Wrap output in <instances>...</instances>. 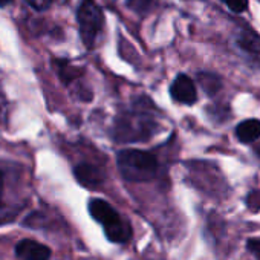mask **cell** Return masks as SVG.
<instances>
[{
  "label": "cell",
  "instance_id": "ba28073f",
  "mask_svg": "<svg viewBox=\"0 0 260 260\" xmlns=\"http://www.w3.org/2000/svg\"><path fill=\"white\" fill-rule=\"evenodd\" d=\"M236 45L246 54L252 57L260 55V34L251 28H242L236 37Z\"/></svg>",
  "mask_w": 260,
  "mask_h": 260
},
{
  "label": "cell",
  "instance_id": "2e32d148",
  "mask_svg": "<svg viewBox=\"0 0 260 260\" xmlns=\"http://www.w3.org/2000/svg\"><path fill=\"white\" fill-rule=\"evenodd\" d=\"M246 248L257 260H260V239H249L246 242Z\"/></svg>",
  "mask_w": 260,
  "mask_h": 260
},
{
  "label": "cell",
  "instance_id": "30bf717a",
  "mask_svg": "<svg viewBox=\"0 0 260 260\" xmlns=\"http://www.w3.org/2000/svg\"><path fill=\"white\" fill-rule=\"evenodd\" d=\"M198 83L201 84V87L204 89V92L210 96L216 95L220 89H222V80L219 75L216 74H210V72H201L198 75Z\"/></svg>",
  "mask_w": 260,
  "mask_h": 260
},
{
  "label": "cell",
  "instance_id": "6da1fadb",
  "mask_svg": "<svg viewBox=\"0 0 260 260\" xmlns=\"http://www.w3.org/2000/svg\"><path fill=\"white\" fill-rule=\"evenodd\" d=\"M158 130V121L149 110L122 112L113 127V138L118 143H141L150 140Z\"/></svg>",
  "mask_w": 260,
  "mask_h": 260
},
{
  "label": "cell",
  "instance_id": "9a60e30c",
  "mask_svg": "<svg viewBox=\"0 0 260 260\" xmlns=\"http://www.w3.org/2000/svg\"><path fill=\"white\" fill-rule=\"evenodd\" d=\"M26 2L36 11H45L52 5V0H26Z\"/></svg>",
  "mask_w": 260,
  "mask_h": 260
},
{
  "label": "cell",
  "instance_id": "5b68a950",
  "mask_svg": "<svg viewBox=\"0 0 260 260\" xmlns=\"http://www.w3.org/2000/svg\"><path fill=\"white\" fill-rule=\"evenodd\" d=\"M170 95L176 103L187 104V106H191L198 101L196 86L193 80L185 74H179L175 78V81L170 86Z\"/></svg>",
  "mask_w": 260,
  "mask_h": 260
},
{
  "label": "cell",
  "instance_id": "8fae6325",
  "mask_svg": "<svg viewBox=\"0 0 260 260\" xmlns=\"http://www.w3.org/2000/svg\"><path fill=\"white\" fill-rule=\"evenodd\" d=\"M58 66H60V71H58L60 78H61V81H64L66 84H68L71 80H74L75 77H78V75H77L78 71H77L75 68H71L66 61H60Z\"/></svg>",
  "mask_w": 260,
  "mask_h": 260
},
{
  "label": "cell",
  "instance_id": "3957f363",
  "mask_svg": "<svg viewBox=\"0 0 260 260\" xmlns=\"http://www.w3.org/2000/svg\"><path fill=\"white\" fill-rule=\"evenodd\" d=\"M89 213L90 216L103 225L106 237L113 243H127L132 237V228L130 223L121 217V214L106 201L103 199H92L89 202Z\"/></svg>",
  "mask_w": 260,
  "mask_h": 260
},
{
  "label": "cell",
  "instance_id": "8992f818",
  "mask_svg": "<svg viewBox=\"0 0 260 260\" xmlns=\"http://www.w3.org/2000/svg\"><path fill=\"white\" fill-rule=\"evenodd\" d=\"M16 255L22 260H49L51 249L32 239H22L16 245Z\"/></svg>",
  "mask_w": 260,
  "mask_h": 260
},
{
  "label": "cell",
  "instance_id": "9c48e42d",
  "mask_svg": "<svg viewBox=\"0 0 260 260\" xmlns=\"http://www.w3.org/2000/svg\"><path fill=\"white\" fill-rule=\"evenodd\" d=\"M236 137L242 144H251L260 138V119L251 118L237 124Z\"/></svg>",
  "mask_w": 260,
  "mask_h": 260
},
{
  "label": "cell",
  "instance_id": "7a4b0ae2",
  "mask_svg": "<svg viewBox=\"0 0 260 260\" xmlns=\"http://www.w3.org/2000/svg\"><path fill=\"white\" fill-rule=\"evenodd\" d=\"M121 176L128 182H147L156 176L158 159L143 150H122L116 156Z\"/></svg>",
  "mask_w": 260,
  "mask_h": 260
},
{
  "label": "cell",
  "instance_id": "52a82bcc",
  "mask_svg": "<svg viewBox=\"0 0 260 260\" xmlns=\"http://www.w3.org/2000/svg\"><path fill=\"white\" fill-rule=\"evenodd\" d=\"M74 175L81 185L89 187V188H95L101 185L104 179L103 172L92 164H78L74 170Z\"/></svg>",
  "mask_w": 260,
  "mask_h": 260
},
{
  "label": "cell",
  "instance_id": "5bb4252c",
  "mask_svg": "<svg viewBox=\"0 0 260 260\" xmlns=\"http://www.w3.org/2000/svg\"><path fill=\"white\" fill-rule=\"evenodd\" d=\"M246 204L251 210L257 211L260 208V191L258 190H254L248 194V199H246Z\"/></svg>",
  "mask_w": 260,
  "mask_h": 260
},
{
  "label": "cell",
  "instance_id": "ac0fdd59",
  "mask_svg": "<svg viewBox=\"0 0 260 260\" xmlns=\"http://www.w3.org/2000/svg\"><path fill=\"white\" fill-rule=\"evenodd\" d=\"M13 2V0H0V7H7Z\"/></svg>",
  "mask_w": 260,
  "mask_h": 260
},
{
  "label": "cell",
  "instance_id": "4fadbf2b",
  "mask_svg": "<svg viewBox=\"0 0 260 260\" xmlns=\"http://www.w3.org/2000/svg\"><path fill=\"white\" fill-rule=\"evenodd\" d=\"M152 0H127V7L137 13H147L150 10Z\"/></svg>",
  "mask_w": 260,
  "mask_h": 260
},
{
  "label": "cell",
  "instance_id": "277c9868",
  "mask_svg": "<svg viewBox=\"0 0 260 260\" xmlns=\"http://www.w3.org/2000/svg\"><path fill=\"white\" fill-rule=\"evenodd\" d=\"M77 20L80 25V36L86 48H93L98 36L104 26L103 10L95 0H81L77 11Z\"/></svg>",
  "mask_w": 260,
  "mask_h": 260
},
{
  "label": "cell",
  "instance_id": "7c38bea8",
  "mask_svg": "<svg viewBox=\"0 0 260 260\" xmlns=\"http://www.w3.org/2000/svg\"><path fill=\"white\" fill-rule=\"evenodd\" d=\"M220 2L236 14H242L248 10V0H220Z\"/></svg>",
  "mask_w": 260,
  "mask_h": 260
},
{
  "label": "cell",
  "instance_id": "e0dca14e",
  "mask_svg": "<svg viewBox=\"0 0 260 260\" xmlns=\"http://www.w3.org/2000/svg\"><path fill=\"white\" fill-rule=\"evenodd\" d=\"M4 175L0 172V213H2V208H4Z\"/></svg>",
  "mask_w": 260,
  "mask_h": 260
}]
</instances>
